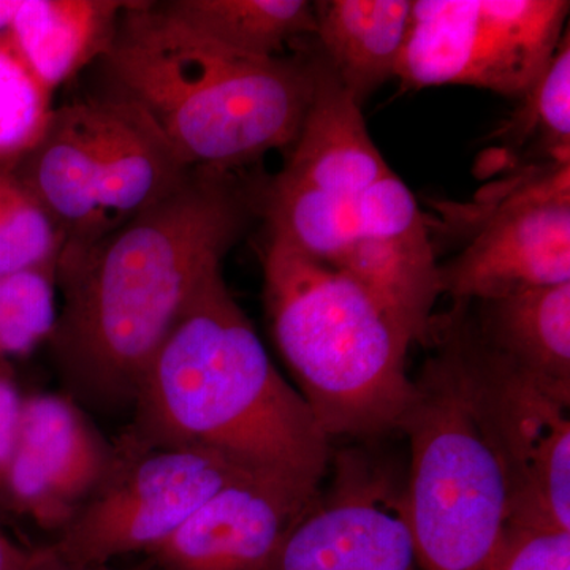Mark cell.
<instances>
[{"mask_svg": "<svg viewBox=\"0 0 570 570\" xmlns=\"http://www.w3.org/2000/svg\"><path fill=\"white\" fill-rule=\"evenodd\" d=\"M261 197L235 171L193 168L116 230L62 250V306L48 346L63 395L88 414L132 411L154 355L245 235Z\"/></svg>", "mask_w": 570, "mask_h": 570, "instance_id": "1", "label": "cell"}, {"mask_svg": "<svg viewBox=\"0 0 570 570\" xmlns=\"http://www.w3.org/2000/svg\"><path fill=\"white\" fill-rule=\"evenodd\" d=\"M132 412L122 438L141 448L205 445L318 483L332 459L330 439L273 365L223 266L154 355Z\"/></svg>", "mask_w": 570, "mask_h": 570, "instance_id": "2", "label": "cell"}, {"mask_svg": "<svg viewBox=\"0 0 570 570\" xmlns=\"http://www.w3.org/2000/svg\"><path fill=\"white\" fill-rule=\"evenodd\" d=\"M311 52L313 104L283 170L262 186L268 235L403 302L433 273L425 217L371 140L362 108Z\"/></svg>", "mask_w": 570, "mask_h": 570, "instance_id": "3", "label": "cell"}, {"mask_svg": "<svg viewBox=\"0 0 570 570\" xmlns=\"http://www.w3.org/2000/svg\"><path fill=\"white\" fill-rule=\"evenodd\" d=\"M110 91L141 108L190 168L236 171L294 145L313 104L311 48L284 58L227 50L129 2L100 61Z\"/></svg>", "mask_w": 570, "mask_h": 570, "instance_id": "4", "label": "cell"}, {"mask_svg": "<svg viewBox=\"0 0 570 570\" xmlns=\"http://www.w3.org/2000/svg\"><path fill=\"white\" fill-rule=\"evenodd\" d=\"M264 302L277 351L330 441L400 428L414 396V340L366 285L268 236Z\"/></svg>", "mask_w": 570, "mask_h": 570, "instance_id": "5", "label": "cell"}, {"mask_svg": "<svg viewBox=\"0 0 570 570\" xmlns=\"http://www.w3.org/2000/svg\"><path fill=\"white\" fill-rule=\"evenodd\" d=\"M411 448L404 497L422 570H490L509 528L504 466L480 415L452 314L414 379L400 428Z\"/></svg>", "mask_w": 570, "mask_h": 570, "instance_id": "6", "label": "cell"}, {"mask_svg": "<svg viewBox=\"0 0 570 570\" xmlns=\"http://www.w3.org/2000/svg\"><path fill=\"white\" fill-rule=\"evenodd\" d=\"M13 167L55 217L63 249L116 230L193 170L138 105L112 92L55 108Z\"/></svg>", "mask_w": 570, "mask_h": 570, "instance_id": "7", "label": "cell"}, {"mask_svg": "<svg viewBox=\"0 0 570 570\" xmlns=\"http://www.w3.org/2000/svg\"><path fill=\"white\" fill-rule=\"evenodd\" d=\"M569 10L568 0H415L395 77L406 89L521 99L553 59Z\"/></svg>", "mask_w": 570, "mask_h": 570, "instance_id": "8", "label": "cell"}, {"mask_svg": "<svg viewBox=\"0 0 570 570\" xmlns=\"http://www.w3.org/2000/svg\"><path fill=\"white\" fill-rule=\"evenodd\" d=\"M255 468L205 445L141 448L121 436L107 478L52 547L82 569L148 553L213 494Z\"/></svg>", "mask_w": 570, "mask_h": 570, "instance_id": "9", "label": "cell"}, {"mask_svg": "<svg viewBox=\"0 0 570 570\" xmlns=\"http://www.w3.org/2000/svg\"><path fill=\"white\" fill-rule=\"evenodd\" d=\"M452 316L480 415L508 478V530L570 532V390L483 347L469 332L464 303H455Z\"/></svg>", "mask_w": 570, "mask_h": 570, "instance_id": "10", "label": "cell"}, {"mask_svg": "<svg viewBox=\"0 0 570 570\" xmlns=\"http://www.w3.org/2000/svg\"><path fill=\"white\" fill-rule=\"evenodd\" d=\"M466 243L439 265V291L483 302L570 283V160L535 163L475 206Z\"/></svg>", "mask_w": 570, "mask_h": 570, "instance_id": "11", "label": "cell"}, {"mask_svg": "<svg viewBox=\"0 0 570 570\" xmlns=\"http://www.w3.org/2000/svg\"><path fill=\"white\" fill-rule=\"evenodd\" d=\"M265 570H420L404 487L356 450L296 521Z\"/></svg>", "mask_w": 570, "mask_h": 570, "instance_id": "12", "label": "cell"}, {"mask_svg": "<svg viewBox=\"0 0 570 570\" xmlns=\"http://www.w3.org/2000/svg\"><path fill=\"white\" fill-rule=\"evenodd\" d=\"M112 460L115 444L69 396H26L0 494L11 510L59 534L99 489Z\"/></svg>", "mask_w": 570, "mask_h": 570, "instance_id": "13", "label": "cell"}, {"mask_svg": "<svg viewBox=\"0 0 570 570\" xmlns=\"http://www.w3.org/2000/svg\"><path fill=\"white\" fill-rule=\"evenodd\" d=\"M321 491V483L255 468L195 510L156 549L160 570H265Z\"/></svg>", "mask_w": 570, "mask_h": 570, "instance_id": "14", "label": "cell"}, {"mask_svg": "<svg viewBox=\"0 0 570 570\" xmlns=\"http://www.w3.org/2000/svg\"><path fill=\"white\" fill-rule=\"evenodd\" d=\"M314 45L360 108L395 77L411 22V0H318Z\"/></svg>", "mask_w": 570, "mask_h": 570, "instance_id": "15", "label": "cell"}, {"mask_svg": "<svg viewBox=\"0 0 570 570\" xmlns=\"http://www.w3.org/2000/svg\"><path fill=\"white\" fill-rule=\"evenodd\" d=\"M469 332L524 373L570 390V283L524 288L478 302Z\"/></svg>", "mask_w": 570, "mask_h": 570, "instance_id": "16", "label": "cell"}, {"mask_svg": "<svg viewBox=\"0 0 570 570\" xmlns=\"http://www.w3.org/2000/svg\"><path fill=\"white\" fill-rule=\"evenodd\" d=\"M129 2L20 0L7 33L45 88L56 89L110 51Z\"/></svg>", "mask_w": 570, "mask_h": 570, "instance_id": "17", "label": "cell"}, {"mask_svg": "<svg viewBox=\"0 0 570 570\" xmlns=\"http://www.w3.org/2000/svg\"><path fill=\"white\" fill-rule=\"evenodd\" d=\"M156 6L195 36L253 58H277L287 45L316 33L313 2L306 0H170Z\"/></svg>", "mask_w": 570, "mask_h": 570, "instance_id": "18", "label": "cell"}, {"mask_svg": "<svg viewBox=\"0 0 570 570\" xmlns=\"http://www.w3.org/2000/svg\"><path fill=\"white\" fill-rule=\"evenodd\" d=\"M513 112L494 137L512 149L530 148L540 163L570 160V33L558 45L549 67L521 97Z\"/></svg>", "mask_w": 570, "mask_h": 570, "instance_id": "19", "label": "cell"}, {"mask_svg": "<svg viewBox=\"0 0 570 570\" xmlns=\"http://www.w3.org/2000/svg\"><path fill=\"white\" fill-rule=\"evenodd\" d=\"M66 238L13 165L0 164V276L58 268Z\"/></svg>", "mask_w": 570, "mask_h": 570, "instance_id": "20", "label": "cell"}, {"mask_svg": "<svg viewBox=\"0 0 570 570\" xmlns=\"http://www.w3.org/2000/svg\"><path fill=\"white\" fill-rule=\"evenodd\" d=\"M52 92L29 69L7 29L0 32V164L14 165L50 121Z\"/></svg>", "mask_w": 570, "mask_h": 570, "instance_id": "21", "label": "cell"}, {"mask_svg": "<svg viewBox=\"0 0 570 570\" xmlns=\"http://www.w3.org/2000/svg\"><path fill=\"white\" fill-rule=\"evenodd\" d=\"M56 272L29 269L0 276V362L48 343L58 321Z\"/></svg>", "mask_w": 570, "mask_h": 570, "instance_id": "22", "label": "cell"}, {"mask_svg": "<svg viewBox=\"0 0 570 570\" xmlns=\"http://www.w3.org/2000/svg\"><path fill=\"white\" fill-rule=\"evenodd\" d=\"M490 570H570V532L508 530Z\"/></svg>", "mask_w": 570, "mask_h": 570, "instance_id": "23", "label": "cell"}, {"mask_svg": "<svg viewBox=\"0 0 570 570\" xmlns=\"http://www.w3.org/2000/svg\"><path fill=\"white\" fill-rule=\"evenodd\" d=\"M22 397L9 363L0 362V478L9 464L17 441Z\"/></svg>", "mask_w": 570, "mask_h": 570, "instance_id": "24", "label": "cell"}, {"mask_svg": "<svg viewBox=\"0 0 570 570\" xmlns=\"http://www.w3.org/2000/svg\"><path fill=\"white\" fill-rule=\"evenodd\" d=\"M22 570H97V569H82L78 566L71 564L66 558L61 557L55 547H43L31 551L28 562H26Z\"/></svg>", "mask_w": 570, "mask_h": 570, "instance_id": "25", "label": "cell"}, {"mask_svg": "<svg viewBox=\"0 0 570 570\" xmlns=\"http://www.w3.org/2000/svg\"><path fill=\"white\" fill-rule=\"evenodd\" d=\"M32 550L22 549L0 527V570H22Z\"/></svg>", "mask_w": 570, "mask_h": 570, "instance_id": "26", "label": "cell"}, {"mask_svg": "<svg viewBox=\"0 0 570 570\" xmlns=\"http://www.w3.org/2000/svg\"><path fill=\"white\" fill-rule=\"evenodd\" d=\"M18 6H20V0H0V32L9 28Z\"/></svg>", "mask_w": 570, "mask_h": 570, "instance_id": "27", "label": "cell"}, {"mask_svg": "<svg viewBox=\"0 0 570 570\" xmlns=\"http://www.w3.org/2000/svg\"><path fill=\"white\" fill-rule=\"evenodd\" d=\"M135 570H160V569H157L156 566L151 564V566H148V568H141V569H135Z\"/></svg>", "mask_w": 570, "mask_h": 570, "instance_id": "28", "label": "cell"}]
</instances>
